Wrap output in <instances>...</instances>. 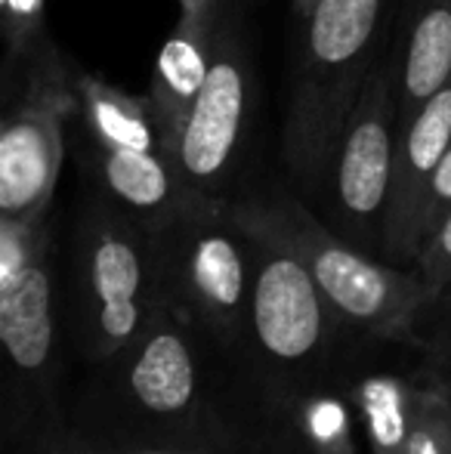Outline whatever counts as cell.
<instances>
[{"instance_id":"cell-1","label":"cell","mask_w":451,"mask_h":454,"mask_svg":"<svg viewBox=\"0 0 451 454\" xmlns=\"http://www.w3.org/2000/svg\"><path fill=\"white\" fill-rule=\"evenodd\" d=\"M68 424L87 442L127 451L291 420L251 362L161 306L130 347L87 371V383L68 405Z\"/></svg>"},{"instance_id":"cell-2","label":"cell","mask_w":451,"mask_h":454,"mask_svg":"<svg viewBox=\"0 0 451 454\" xmlns=\"http://www.w3.org/2000/svg\"><path fill=\"white\" fill-rule=\"evenodd\" d=\"M0 343H4V449H19L41 427L68 420L66 287L56 263L53 220L0 216Z\"/></svg>"},{"instance_id":"cell-3","label":"cell","mask_w":451,"mask_h":454,"mask_svg":"<svg viewBox=\"0 0 451 454\" xmlns=\"http://www.w3.org/2000/svg\"><path fill=\"white\" fill-rule=\"evenodd\" d=\"M229 214L251 235L294 254L353 334L415 347L424 318L439 300L415 266L405 270L359 251L284 185L238 189L229 198Z\"/></svg>"},{"instance_id":"cell-4","label":"cell","mask_w":451,"mask_h":454,"mask_svg":"<svg viewBox=\"0 0 451 454\" xmlns=\"http://www.w3.org/2000/svg\"><path fill=\"white\" fill-rule=\"evenodd\" d=\"M384 0H319L297 25L282 124L291 189L313 204L374 68Z\"/></svg>"},{"instance_id":"cell-5","label":"cell","mask_w":451,"mask_h":454,"mask_svg":"<svg viewBox=\"0 0 451 454\" xmlns=\"http://www.w3.org/2000/svg\"><path fill=\"white\" fill-rule=\"evenodd\" d=\"M251 239L257 270L247 312V356L269 399L294 424V411L307 399L353 389V359L365 337L340 322L294 254L260 235Z\"/></svg>"},{"instance_id":"cell-6","label":"cell","mask_w":451,"mask_h":454,"mask_svg":"<svg viewBox=\"0 0 451 454\" xmlns=\"http://www.w3.org/2000/svg\"><path fill=\"white\" fill-rule=\"evenodd\" d=\"M62 287L68 340L93 371L130 347L164 306L152 229L99 192L87 195L68 239Z\"/></svg>"},{"instance_id":"cell-7","label":"cell","mask_w":451,"mask_h":454,"mask_svg":"<svg viewBox=\"0 0 451 454\" xmlns=\"http://www.w3.org/2000/svg\"><path fill=\"white\" fill-rule=\"evenodd\" d=\"M161 263L164 306L217 337L226 349L247 356L257 247L235 223L229 201L186 192L180 207L152 229Z\"/></svg>"},{"instance_id":"cell-8","label":"cell","mask_w":451,"mask_h":454,"mask_svg":"<svg viewBox=\"0 0 451 454\" xmlns=\"http://www.w3.org/2000/svg\"><path fill=\"white\" fill-rule=\"evenodd\" d=\"M84 155L97 192L155 229L180 207L186 189L158 139L145 99L74 66Z\"/></svg>"},{"instance_id":"cell-9","label":"cell","mask_w":451,"mask_h":454,"mask_svg":"<svg viewBox=\"0 0 451 454\" xmlns=\"http://www.w3.org/2000/svg\"><path fill=\"white\" fill-rule=\"evenodd\" d=\"M241 4L245 0H226L207 81L183 130L164 152L183 189L220 201L238 192V164L253 112V62Z\"/></svg>"},{"instance_id":"cell-10","label":"cell","mask_w":451,"mask_h":454,"mask_svg":"<svg viewBox=\"0 0 451 454\" xmlns=\"http://www.w3.org/2000/svg\"><path fill=\"white\" fill-rule=\"evenodd\" d=\"M399 145L393 62H377L353 108L322 192L309 207L359 251L384 260L386 210Z\"/></svg>"},{"instance_id":"cell-11","label":"cell","mask_w":451,"mask_h":454,"mask_svg":"<svg viewBox=\"0 0 451 454\" xmlns=\"http://www.w3.org/2000/svg\"><path fill=\"white\" fill-rule=\"evenodd\" d=\"M16 84L19 96L0 124V216L35 220L53 207L66 158V124L78 118L74 62L50 43Z\"/></svg>"},{"instance_id":"cell-12","label":"cell","mask_w":451,"mask_h":454,"mask_svg":"<svg viewBox=\"0 0 451 454\" xmlns=\"http://www.w3.org/2000/svg\"><path fill=\"white\" fill-rule=\"evenodd\" d=\"M451 149V81L427 99V106L399 127L396 168H393L390 210H386L384 260L411 266L421 257V210L430 183Z\"/></svg>"},{"instance_id":"cell-13","label":"cell","mask_w":451,"mask_h":454,"mask_svg":"<svg viewBox=\"0 0 451 454\" xmlns=\"http://www.w3.org/2000/svg\"><path fill=\"white\" fill-rule=\"evenodd\" d=\"M220 19H189L180 16L174 35L164 41L161 53L152 68L149 90H145V106L155 121L161 149L176 139L183 130L195 99L211 72L214 56V35H217Z\"/></svg>"},{"instance_id":"cell-14","label":"cell","mask_w":451,"mask_h":454,"mask_svg":"<svg viewBox=\"0 0 451 454\" xmlns=\"http://www.w3.org/2000/svg\"><path fill=\"white\" fill-rule=\"evenodd\" d=\"M380 340H362L353 359V402L368 454H402L421 393V362L415 368H384L374 362Z\"/></svg>"},{"instance_id":"cell-15","label":"cell","mask_w":451,"mask_h":454,"mask_svg":"<svg viewBox=\"0 0 451 454\" xmlns=\"http://www.w3.org/2000/svg\"><path fill=\"white\" fill-rule=\"evenodd\" d=\"M393 81L399 127H405L451 81V0H411Z\"/></svg>"},{"instance_id":"cell-16","label":"cell","mask_w":451,"mask_h":454,"mask_svg":"<svg viewBox=\"0 0 451 454\" xmlns=\"http://www.w3.org/2000/svg\"><path fill=\"white\" fill-rule=\"evenodd\" d=\"M0 31H4V81L6 87L16 84V78L50 47L47 0H0Z\"/></svg>"},{"instance_id":"cell-17","label":"cell","mask_w":451,"mask_h":454,"mask_svg":"<svg viewBox=\"0 0 451 454\" xmlns=\"http://www.w3.org/2000/svg\"><path fill=\"white\" fill-rule=\"evenodd\" d=\"M114 454H313L294 424H269L257 430L226 433V436L198 439L183 445H158V449H127Z\"/></svg>"},{"instance_id":"cell-18","label":"cell","mask_w":451,"mask_h":454,"mask_svg":"<svg viewBox=\"0 0 451 454\" xmlns=\"http://www.w3.org/2000/svg\"><path fill=\"white\" fill-rule=\"evenodd\" d=\"M402 454H451V393L424 377Z\"/></svg>"},{"instance_id":"cell-19","label":"cell","mask_w":451,"mask_h":454,"mask_svg":"<svg viewBox=\"0 0 451 454\" xmlns=\"http://www.w3.org/2000/svg\"><path fill=\"white\" fill-rule=\"evenodd\" d=\"M415 349L421 356V374L451 393V294L439 297L417 331Z\"/></svg>"},{"instance_id":"cell-20","label":"cell","mask_w":451,"mask_h":454,"mask_svg":"<svg viewBox=\"0 0 451 454\" xmlns=\"http://www.w3.org/2000/svg\"><path fill=\"white\" fill-rule=\"evenodd\" d=\"M415 270L427 278L430 291L436 297H448L451 294V214L433 229L421 257H417Z\"/></svg>"},{"instance_id":"cell-21","label":"cell","mask_w":451,"mask_h":454,"mask_svg":"<svg viewBox=\"0 0 451 454\" xmlns=\"http://www.w3.org/2000/svg\"><path fill=\"white\" fill-rule=\"evenodd\" d=\"M6 454H114L112 449H103L97 442H87L72 430L68 420H56L35 433L19 449H4Z\"/></svg>"},{"instance_id":"cell-22","label":"cell","mask_w":451,"mask_h":454,"mask_svg":"<svg viewBox=\"0 0 451 454\" xmlns=\"http://www.w3.org/2000/svg\"><path fill=\"white\" fill-rule=\"evenodd\" d=\"M448 214H451V149H448V155L442 158L433 183H430L427 201H424V210H421V251L430 235H433V229L439 226Z\"/></svg>"},{"instance_id":"cell-23","label":"cell","mask_w":451,"mask_h":454,"mask_svg":"<svg viewBox=\"0 0 451 454\" xmlns=\"http://www.w3.org/2000/svg\"><path fill=\"white\" fill-rule=\"evenodd\" d=\"M226 10V0H180V16L189 19H220Z\"/></svg>"},{"instance_id":"cell-24","label":"cell","mask_w":451,"mask_h":454,"mask_svg":"<svg viewBox=\"0 0 451 454\" xmlns=\"http://www.w3.org/2000/svg\"><path fill=\"white\" fill-rule=\"evenodd\" d=\"M319 4V0H294V12H297V19H303V16H309L313 12V6Z\"/></svg>"},{"instance_id":"cell-25","label":"cell","mask_w":451,"mask_h":454,"mask_svg":"<svg viewBox=\"0 0 451 454\" xmlns=\"http://www.w3.org/2000/svg\"><path fill=\"white\" fill-rule=\"evenodd\" d=\"M245 4H253V0H245Z\"/></svg>"},{"instance_id":"cell-26","label":"cell","mask_w":451,"mask_h":454,"mask_svg":"<svg viewBox=\"0 0 451 454\" xmlns=\"http://www.w3.org/2000/svg\"><path fill=\"white\" fill-rule=\"evenodd\" d=\"M4 454H6V451H4Z\"/></svg>"}]
</instances>
